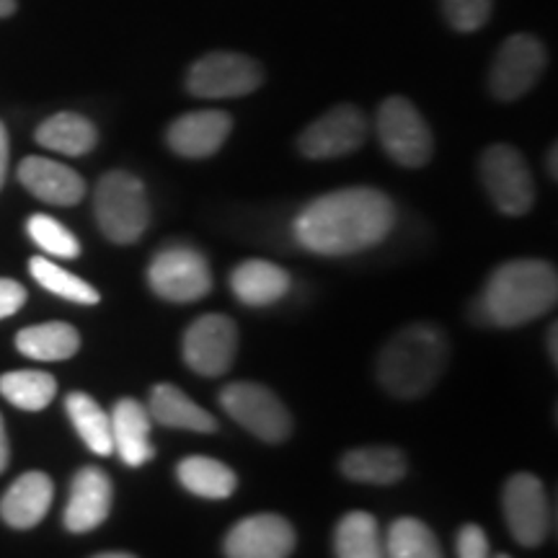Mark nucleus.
Returning <instances> with one entry per match:
<instances>
[{
    "instance_id": "obj_1",
    "label": "nucleus",
    "mask_w": 558,
    "mask_h": 558,
    "mask_svg": "<svg viewBox=\"0 0 558 558\" xmlns=\"http://www.w3.org/2000/svg\"><path fill=\"white\" fill-rule=\"evenodd\" d=\"M396 226V205L373 186H349L313 199L295 218V239L320 256H352L378 246Z\"/></svg>"
},
{
    "instance_id": "obj_2",
    "label": "nucleus",
    "mask_w": 558,
    "mask_h": 558,
    "mask_svg": "<svg viewBox=\"0 0 558 558\" xmlns=\"http://www.w3.org/2000/svg\"><path fill=\"white\" fill-rule=\"evenodd\" d=\"M558 300V277L548 262L514 259L488 277L484 295L473 305L481 324L514 329L546 316Z\"/></svg>"
},
{
    "instance_id": "obj_3",
    "label": "nucleus",
    "mask_w": 558,
    "mask_h": 558,
    "mask_svg": "<svg viewBox=\"0 0 558 558\" xmlns=\"http://www.w3.org/2000/svg\"><path fill=\"white\" fill-rule=\"evenodd\" d=\"M448 360V337L437 326L411 324L383 347L378 380L396 399L414 401L442 378Z\"/></svg>"
},
{
    "instance_id": "obj_4",
    "label": "nucleus",
    "mask_w": 558,
    "mask_h": 558,
    "mask_svg": "<svg viewBox=\"0 0 558 558\" xmlns=\"http://www.w3.org/2000/svg\"><path fill=\"white\" fill-rule=\"evenodd\" d=\"M94 213L111 243L130 246L150 226V202L143 181L128 171L104 173L94 192Z\"/></svg>"
},
{
    "instance_id": "obj_5",
    "label": "nucleus",
    "mask_w": 558,
    "mask_h": 558,
    "mask_svg": "<svg viewBox=\"0 0 558 558\" xmlns=\"http://www.w3.org/2000/svg\"><path fill=\"white\" fill-rule=\"evenodd\" d=\"M220 407L243 429H248L251 435L264 439V442H284L292 432V416L288 407L259 383H228L220 390Z\"/></svg>"
},
{
    "instance_id": "obj_6",
    "label": "nucleus",
    "mask_w": 558,
    "mask_h": 558,
    "mask_svg": "<svg viewBox=\"0 0 558 558\" xmlns=\"http://www.w3.org/2000/svg\"><path fill=\"white\" fill-rule=\"evenodd\" d=\"M481 181H484L488 197L501 215L520 218L527 215L535 202V184L525 158L512 145L497 143L484 150L478 163Z\"/></svg>"
},
{
    "instance_id": "obj_7",
    "label": "nucleus",
    "mask_w": 558,
    "mask_h": 558,
    "mask_svg": "<svg viewBox=\"0 0 558 558\" xmlns=\"http://www.w3.org/2000/svg\"><path fill=\"white\" fill-rule=\"evenodd\" d=\"M378 137L383 150L403 169H422L435 153L429 124L414 104L403 96H390L378 109Z\"/></svg>"
},
{
    "instance_id": "obj_8",
    "label": "nucleus",
    "mask_w": 558,
    "mask_h": 558,
    "mask_svg": "<svg viewBox=\"0 0 558 558\" xmlns=\"http://www.w3.org/2000/svg\"><path fill=\"white\" fill-rule=\"evenodd\" d=\"M264 70L239 52H209L186 73V90L197 99H235L262 86Z\"/></svg>"
},
{
    "instance_id": "obj_9",
    "label": "nucleus",
    "mask_w": 558,
    "mask_h": 558,
    "mask_svg": "<svg viewBox=\"0 0 558 558\" xmlns=\"http://www.w3.org/2000/svg\"><path fill=\"white\" fill-rule=\"evenodd\" d=\"M148 284L169 303H194L213 290V269L197 248L169 246L150 262Z\"/></svg>"
},
{
    "instance_id": "obj_10",
    "label": "nucleus",
    "mask_w": 558,
    "mask_h": 558,
    "mask_svg": "<svg viewBox=\"0 0 558 558\" xmlns=\"http://www.w3.org/2000/svg\"><path fill=\"white\" fill-rule=\"evenodd\" d=\"M548 54L538 37L514 34L505 39L488 70V88L499 101H518L541 81Z\"/></svg>"
},
{
    "instance_id": "obj_11",
    "label": "nucleus",
    "mask_w": 558,
    "mask_h": 558,
    "mask_svg": "<svg viewBox=\"0 0 558 558\" xmlns=\"http://www.w3.org/2000/svg\"><path fill=\"white\" fill-rule=\"evenodd\" d=\"M239 352V329L222 313H205L186 329L181 341L184 362L202 378H220L233 367Z\"/></svg>"
},
{
    "instance_id": "obj_12",
    "label": "nucleus",
    "mask_w": 558,
    "mask_h": 558,
    "mask_svg": "<svg viewBox=\"0 0 558 558\" xmlns=\"http://www.w3.org/2000/svg\"><path fill=\"white\" fill-rule=\"evenodd\" d=\"M509 533L525 548L541 546L550 530V507L546 488L533 473H514L501 494Z\"/></svg>"
},
{
    "instance_id": "obj_13",
    "label": "nucleus",
    "mask_w": 558,
    "mask_h": 558,
    "mask_svg": "<svg viewBox=\"0 0 558 558\" xmlns=\"http://www.w3.org/2000/svg\"><path fill=\"white\" fill-rule=\"evenodd\" d=\"M367 140L365 114L352 104H339L305 128L298 148L305 158L326 160L349 156Z\"/></svg>"
},
{
    "instance_id": "obj_14",
    "label": "nucleus",
    "mask_w": 558,
    "mask_h": 558,
    "mask_svg": "<svg viewBox=\"0 0 558 558\" xmlns=\"http://www.w3.org/2000/svg\"><path fill=\"white\" fill-rule=\"evenodd\" d=\"M228 558H288L295 550V530L279 514H254L230 527Z\"/></svg>"
},
{
    "instance_id": "obj_15",
    "label": "nucleus",
    "mask_w": 558,
    "mask_h": 558,
    "mask_svg": "<svg viewBox=\"0 0 558 558\" xmlns=\"http://www.w3.org/2000/svg\"><path fill=\"white\" fill-rule=\"evenodd\" d=\"M114 501L111 478L96 465H86L70 481V497L62 520L70 533H90L104 525Z\"/></svg>"
},
{
    "instance_id": "obj_16",
    "label": "nucleus",
    "mask_w": 558,
    "mask_h": 558,
    "mask_svg": "<svg viewBox=\"0 0 558 558\" xmlns=\"http://www.w3.org/2000/svg\"><path fill=\"white\" fill-rule=\"evenodd\" d=\"M19 181L24 184L26 192H32L34 197L47 202V205L73 207L86 197V181L78 171L41 156L21 160Z\"/></svg>"
},
{
    "instance_id": "obj_17",
    "label": "nucleus",
    "mask_w": 558,
    "mask_h": 558,
    "mask_svg": "<svg viewBox=\"0 0 558 558\" xmlns=\"http://www.w3.org/2000/svg\"><path fill=\"white\" fill-rule=\"evenodd\" d=\"M233 120L220 109L190 111L169 128V148L181 158H209L226 143Z\"/></svg>"
},
{
    "instance_id": "obj_18",
    "label": "nucleus",
    "mask_w": 558,
    "mask_h": 558,
    "mask_svg": "<svg viewBox=\"0 0 558 558\" xmlns=\"http://www.w3.org/2000/svg\"><path fill=\"white\" fill-rule=\"evenodd\" d=\"M54 497L52 478L41 471H32L19 476L0 497V520L13 530L37 527L45 514L50 512Z\"/></svg>"
},
{
    "instance_id": "obj_19",
    "label": "nucleus",
    "mask_w": 558,
    "mask_h": 558,
    "mask_svg": "<svg viewBox=\"0 0 558 558\" xmlns=\"http://www.w3.org/2000/svg\"><path fill=\"white\" fill-rule=\"evenodd\" d=\"M111 422V442H114L117 456L124 465L140 469L156 456V448L150 442V424L148 407L135 399H120L109 414Z\"/></svg>"
},
{
    "instance_id": "obj_20",
    "label": "nucleus",
    "mask_w": 558,
    "mask_h": 558,
    "mask_svg": "<svg viewBox=\"0 0 558 558\" xmlns=\"http://www.w3.org/2000/svg\"><path fill=\"white\" fill-rule=\"evenodd\" d=\"M230 290L251 308H264V305L277 303L279 298L288 295L290 275L277 264L264 259L243 262L230 275Z\"/></svg>"
},
{
    "instance_id": "obj_21",
    "label": "nucleus",
    "mask_w": 558,
    "mask_h": 558,
    "mask_svg": "<svg viewBox=\"0 0 558 558\" xmlns=\"http://www.w3.org/2000/svg\"><path fill=\"white\" fill-rule=\"evenodd\" d=\"M148 414L150 418H156L160 427H169V429H186V432L218 429L215 416L202 407H197L184 390L171 386V383H158V386H153Z\"/></svg>"
},
{
    "instance_id": "obj_22",
    "label": "nucleus",
    "mask_w": 558,
    "mask_h": 558,
    "mask_svg": "<svg viewBox=\"0 0 558 558\" xmlns=\"http://www.w3.org/2000/svg\"><path fill=\"white\" fill-rule=\"evenodd\" d=\"M341 473L357 484L393 486L407 476V458L401 450L388 448V445L357 448L341 458Z\"/></svg>"
},
{
    "instance_id": "obj_23",
    "label": "nucleus",
    "mask_w": 558,
    "mask_h": 558,
    "mask_svg": "<svg viewBox=\"0 0 558 558\" xmlns=\"http://www.w3.org/2000/svg\"><path fill=\"white\" fill-rule=\"evenodd\" d=\"M34 137H37L41 148L62 153V156L70 158H78L96 148L99 132H96L94 122L86 120V117L75 114V111H60V114L41 122Z\"/></svg>"
},
{
    "instance_id": "obj_24",
    "label": "nucleus",
    "mask_w": 558,
    "mask_h": 558,
    "mask_svg": "<svg viewBox=\"0 0 558 558\" xmlns=\"http://www.w3.org/2000/svg\"><path fill=\"white\" fill-rule=\"evenodd\" d=\"M16 349L24 357L39 362H62L70 360L81 349V333L75 326L50 320L37 324L16 333Z\"/></svg>"
},
{
    "instance_id": "obj_25",
    "label": "nucleus",
    "mask_w": 558,
    "mask_h": 558,
    "mask_svg": "<svg viewBox=\"0 0 558 558\" xmlns=\"http://www.w3.org/2000/svg\"><path fill=\"white\" fill-rule=\"evenodd\" d=\"M177 476L186 492L197 494L202 499H228L239 486L233 469L205 456H190L181 460Z\"/></svg>"
},
{
    "instance_id": "obj_26",
    "label": "nucleus",
    "mask_w": 558,
    "mask_h": 558,
    "mask_svg": "<svg viewBox=\"0 0 558 558\" xmlns=\"http://www.w3.org/2000/svg\"><path fill=\"white\" fill-rule=\"evenodd\" d=\"M65 411L75 432H78V437L83 439V445L90 452H96V456H111L114 452L109 414L96 403V399L75 390V393H70L65 399Z\"/></svg>"
},
{
    "instance_id": "obj_27",
    "label": "nucleus",
    "mask_w": 558,
    "mask_h": 558,
    "mask_svg": "<svg viewBox=\"0 0 558 558\" xmlns=\"http://www.w3.org/2000/svg\"><path fill=\"white\" fill-rule=\"evenodd\" d=\"M337 558H386V543L373 514L349 512L339 520L333 533Z\"/></svg>"
},
{
    "instance_id": "obj_28",
    "label": "nucleus",
    "mask_w": 558,
    "mask_h": 558,
    "mask_svg": "<svg viewBox=\"0 0 558 558\" xmlns=\"http://www.w3.org/2000/svg\"><path fill=\"white\" fill-rule=\"evenodd\" d=\"M0 393L16 409L41 411L58 396V380L41 369H13L0 375Z\"/></svg>"
},
{
    "instance_id": "obj_29",
    "label": "nucleus",
    "mask_w": 558,
    "mask_h": 558,
    "mask_svg": "<svg viewBox=\"0 0 558 558\" xmlns=\"http://www.w3.org/2000/svg\"><path fill=\"white\" fill-rule=\"evenodd\" d=\"M29 271L41 288L50 290L52 295H58L62 300H70V303L96 305L101 300L99 290L90 288L86 279H81L78 275H73V271L58 267V264L47 259V256H34L29 262Z\"/></svg>"
},
{
    "instance_id": "obj_30",
    "label": "nucleus",
    "mask_w": 558,
    "mask_h": 558,
    "mask_svg": "<svg viewBox=\"0 0 558 558\" xmlns=\"http://www.w3.org/2000/svg\"><path fill=\"white\" fill-rule=\"evenodd\" d=\"M386 558H442V548L422 520L401 518L388 530Z\"/></svg>"
},
{
    "instance_id": "obj_31",
    "label": "nucleus",
    "mask_w": 558,
    "mask_h": 558,
    "mask_svg": "<svg viewBox=\"0 0 558 558\" xmlns=\"http://www.w3.org/2000/svg\"><path fill=\"white\" fill-rule=\"evenodd\" d=\"M26 233L47 254L60 256V259H78L81 256L78 239L50 215H32L26 222Z\"/></svg>"
},
{
    "instance_id": "obj_32",
    "label": "nucleus",
    "mask_w": 558,
    "mask_h": 558,
    "mask_svg": "<svg viewBox=\"0 0 558 558\" xmlns=\"http://www.w3.org/2000/svg\"><path fill=\"white\" fill-rule=\"evenodd\" d=\"M442 13L456 32H478L492 16V0H442Z\"/></svg>"
},
{
    "instance_id": "obj_33",
    "label": "nucleus",
    "mask_w": 558,
    "mask_h": 558,
    "mask_svg": "<svg viewBox=\"0 0 558 558\" xmlns=\"http://www.w3.org/2000/svg\"><path fill=\"white\" fill-rule=\"evenodd\" d=\"M458 558H492L486 533L478 525H463L458 533Z\"/></svg>"
},
{
    "instance_id": "obj_34",
    "label": "nucleus",
    "mask_w": 558,
    "mask_h": 558,
    "mask_svg": "<svg viewBox=\"0 0 558 558\" xmlns=\"http://www.w3.org/2000/svg\"><path fill=\"white\" fill-rule=\"evenodd\" d=\"M24 303H26L24 284L16 282V279L0 277V320L24 308Z\"/></svg>"
},
{
    "instance_id": "obj_35",
    "label": "nucleus",
    "mask_w": 558,
    "mask_h": 558,
    "mask_svg": "<svg viewBox=\"0 0 558 558\" xmlns=\"http://www.w3.org/2000/svg\"><path fill=\"white\" fill-rule=\"evenodd\" d=\"M5 173H9V132H5V124L0 122V190L5 184Z\"/></svg>"
},
{
    "instance_id": "obj_36",
    "label": "nucleus",
    "mask_w": 558,
    "mask_h": 558,
    "mask_svg": "<svg viewBox=\"0 0 558 558\" xmlns=\"http://www.w3.org/2000/svg\"><path fill=\"white\" fill-rule=\"evenodd\" d=\"M9 458H11V445H9V435H5L3 416H0V473H3L5 465H9Z\"/></svg>"
},
{
    "instance_id": "obj_37",
    "label": "nucleus",
    "mask_w": 558,
    "mask_h": 558,
    "mask_svg": "<svg viewBox=\"0 0 558 558\" xmlns=\"http://www.w3.org/2000/svg\"><path fill=\"white\" fill-rule=\"evenodd\" d=\"M556 337H558V329H556V324L550 326V333H548V349H550V362H558V349H556Z\"/></svg>"
},
{
    "instance_id": "obj_38",
    "label": "nucleus",
    "mask_w": 558,
    "mask_h": 558,
    "mask_svg": "<svg viewBox=\"0 0 558 558\" xmlns=\"http://www.w3.org/2000/svg\"><path fill=\"white\" fill-rule=\"evenodd\" d=\"M556 156H558V148H556V145H550L548 158H546V166H548V171H550V179H556V177H558V169H556Z\"/></svg>"
},
{
    "instance_id": "obj_39",
    "label": "nucleus",
    "mask_w": 558,
    "mask_h": 558,
    "mask_svg": "<svg viewBox=\"0 0 558 558\" xmlns=\"http://www.w3.org/2000/svg\"><path fill=\"white\" fill-rule=\"evenodd\" d=\"M16 13V0H0V19Z\"/></svg>"
},
{
    "instance_id": "obj_40",
    "label": "nucleus",
    "mask_w": 558,
    "mask_h": 558,
    "mask_svg": "<svg viewBox=\"0 0 558 558\" xmlns=\"http://www.w3.org/2000/svg\"><path fill=\"white\" fill-rule=\"evenodd\" d=\"M94 558H135L132 554H122V550H111V554H99Z\"/></svg>"
},
{
    "instance_id": "obj_41",
    "label": "nucleus",
    "mask_w": 558,
    "mask_h": 558,
    "mask_svg": "<svg viewBox=\"0 0 558 558\" xmlns=\"http://www.w3.org/2000/svg\"><path fill=\"white\" fill-rule=\"evenodd\" d=\"M497 558H509V556H507V554H499V556H497Z\"/></svg>"
}]
</instances>
